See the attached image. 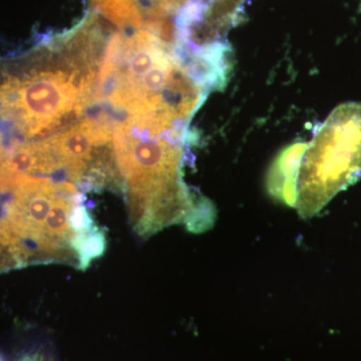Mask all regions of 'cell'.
<instances>
[{
    "label": "cell",
    "instance_id": "cell-1",
    "mask_svg": "<svg viewBox=\"0 0 361 361\" xmlns=\"http://www.w3.org/2000/svg\"><path fill=\"white\" fill-rule=\"evenodd\" d=\"M200 71L148 30L115 35L106 45L94 101L161 132L180 133L208 87ZM115 116V115H114Z\"/></svg>",
    "mask_w": 361,
    "mask_h": 361
},
{
    "label": "cell",
    "instance_id": "cell-2",
    "mask_svg": "<svg viewBox=\"0 0 361 361\" xmlns=\"http://www.w3.org/2000/svg\"><path fill=\"white\" fill-rule=\"evenodd\" d=\"M179 135H160L132 120L114 125L113 158L125 184L135 230L149 236L185 224L194 233L212 227L210 202L196 200L182 178Z\"/></svg>",
    "mask_w": 361,
    "mask_h": 361
},
{
    "label": "cell",
    "instance_id": "cell-3",
    "mask_svg": "<svg viewBox=\"0 0 361 361\" xmlns=\"http://www.w3.org/2000/svg\"><path fill=\"white\" fill-rule=\"evenodd\" d=\"M361 176V104L337 106L304 153L296 208L304 219L320 212Z\"/></svg>",
    "mask_w": 361,
    "mask_h": 361
},
{
    "label": "cell",
    "instance_id": "cell-4",
    "mask_svg": "<svg viewBox=\"0 0 361 361\" xmlns=\"http://www.w3.org/2000/svg\"><path fill=\"white\" fill-rule=\"evenodd\" d=\"M306 148V144H294L281 152L266 180L271 196L292 208L297 204L299 169Z\"/></svg>",
    "mask_w": 361,
    "mask_h": 361
},
{
    "label": "cell",
    "instance_id": "cell-5",
    "mask_svg": "<svg viewBox=\"0 0 361 361\" xmlns=\"http://www.w3.org/2000/svg\"><path fill=\"white\" fill-rule=\"evenodd\" d=\"M4 149H2V137L1 134H0V161L4 160Z\"/></svg>",
    "mask_w": 361,
    "mask_h": 361
},
{
    "label": "cell",
    "instance_id": "cell-6",
    "mask_svg": "<svg viewBox=\"0 0 361 361\" xmlns=\"http://www.w3.org/2000/svg\"><path fill=\"white\" fill-rule=\"evenodd\" d=\"M0 245H4V244H2L1 240H0Z\"/></svg>",
    "mask_w": 361,
    "mask_h": 361
},
{
    "label": "cell",
    "instance_id": "cell-7",
    "mask_svg": "<svg viewBox=\"0 0 361 361\" xmlns=\"http://www.w3.org/2000/svg\"><path fill=\"white\" fill-rule=\"evenodd\" d=\"M0 361H4V360H1V357H0Z\"/></svg>",
    "mask_w": 361,
    "mask_h": 361
}]
</instances>
